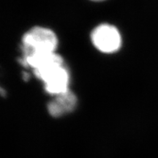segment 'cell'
<instances>
[{
    "mask_svg": "<svg viewBox=\"0 0 158 158\" xmlns=\"http://www.w3.org/2000/svg\"><path fill=\"white\" fill-rule=\"evenodd\" d=\"M91 39L96 48L102 53L116 52L121 47L122 38L118 29L110 24H101L92 31Z\"/></svg>",
    "mask_w": 158,
    "mask_h": 158,
    "instance_id": "obj_3",
    "label": "cell"
},
{
    "mask_svg": "<svg viewBox=\"0 0 158 158\" xmlns=\"http://www.w3.org/2000/svg\"><path fill=\"white\" fill-rule=\"evenodd\" d=\"M77 99L75 94L68 90L56 95L55 98L48 104V113L53 117H60L70 113L76 108Z\"/></svg>",
    "mask_w": 158,
    "mask_h": 158,
    "instance_id": "obj_4",
    "label": "cell"
},
{
    "mask_svg": "<svg viewBox=\"0 0 158 158\" xmlns=\"http://www.w3.org/2000/svg\"><path fill=\"white\" fill-rule=\"evenodd\" d=\"M57 45L58 39L54 31L41 27L29 29L22 39L23 55L54 52Z\"/></svg>",
    "mask_w": 158,
    "mask_h": 158,
    "instance_id": "obj_1",
    "label": "cell"
},
{
    "mask_svg": "<svg viewBox=\"0 0 158 158\" xmlns=\"http://www.w3.org/2000/svg\"><path fill=\"white\" fill-rule=\"evenodd\" d=\"M34 73L37 78L44 83L45 89L49 94L56 96L69 90L70 76L63 64L35 71Z\"/></svg>",
    "mask_w": 158,
    "mask_h": 158,
    "instance_id": "obj_2",
    "label": "cell"
},
{
    "mask_svg": "<svg viewBox=\"0 0 158 158\" xmlns=\"http://www.w3.org/2000/svg\"><path fill=\"white\" fill-rule=\"evenodd\" d=\"M92 1H102V0H92Z\"/></svg>",
    "mask_w": 158,
    "mask_h": 158,
    "instance_id": "obj_5",
    "label": "cell"
}]
</instances>
